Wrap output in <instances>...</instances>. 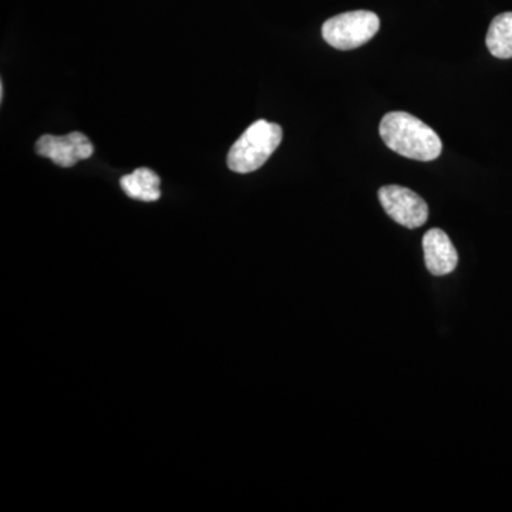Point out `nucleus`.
Listing matches in <instances>:
<instances>
[{"label": "nucleus", "instance_id": "8", "mask_svg": "<svg viewBox=\"0 0 512 512\" xmlns=\"http://www.w3.org/2000/svg\"><path fill=\"white\" fill-rule=\"evenodd\" d=\"M487 47L497 59H512V12L495 16L488 29Z\"/></svg>", "mask_w": 512, "mask_h": 512}, {"label": "nucleus", "instance_id": "3", "mask_svg": "<svg viewBox=\"0 0 512 512\" xmlns=\"http://www.w3.org/2000/svg\"><path fill=\"white\" fill-rule=\"evenodd\" d=\"M380 19L369 10H353L326 20L323 39L339 50H352L366 45L379 32Z\"/></svg>", "mask_w": 512, "mask_h": 512}, {"label": "nucleus", "instance_id": "4", "mask_svg": "<svg viewBox=\"0 0 512 512\" xmlns=\"http://www.w3.org/2000/svg\"><path fill=\"white\" fill-rule=\"evenodd\" d=\"M380 204L397 224L414 229L429 220V205L416 192L400 185H386L379 190Z\"/></svg>", "mask_w": 512, "mask_h": 512}, {"label": "nucleus", "instance_id": "5", "mask_svg": "<svg viewBox=\"0 0 512 512\" xmlns=\"http://www.w3.org/2000/svg\"><path fill=\"white\" fill-rule=\"evenodd\" d=\"M36 153L49 158L59 167L69 168L93 156L94 146L89 137L79 131L67 136H42L37 140Z\"/></svg>", "mask_w": 512, "mask_h": 512}, {"label": "nucleus", "instance_id": "6", "mask_svg": "<svg viewBox=\"0 0 512 512\" xmlns=\"http://www.w3.org/2000/svg\"><path fill=\"white\" fill-rule=\"evenodd\" d=\"M424 262L430 274L444 276L457 268L458 254L446 232L430 229L423 237Z\"/></svg>", "mask_w": 512, "mask_h": 512}, {"label": "nucleus", "instance_id": "7", "mask_svg": "<svg viewBox=\"0 0 512 512\" xmlns=\"http://www.w3.org/2000/svg\"><path fill=\"white\" fill-rule=\"evenodd\" d=\"M120 185L128 197L133 200L144 202L160 200V177L148 168H138L134 173L124 175L120 180Z\"/></svg>", "mask_w": 512, "mask_h": 512}, {"label": "nucleus", "instance_id": "2", "mask_svg": "<svg viewBox=\"0 0 512 512\" xmlns=\"http://www.w3.org/2000/svg\"><path fill=\"white\" fill-rule=\"evenodd\" d=\"M282 127L266 120L255 121L229 150L227 164L234 173L259 170L282 143Z\"/></svg>", "mask_w": 512, "mask_h": 512}, {"label": "nucleus", "instance_id": "1", "mask_svg": "<svg viewBox=\"0 0 512 512\" xmlns=\"http://www.w3.org/2000/svg\"><path fill=\"white\" fill-rule=\"evenodd\" d=\"M380 137L394 153L412 160L433 161L443 150L439 134L404 111H393L383 117Z\"/></svg>", "mask_w": 512, "mask_h": 512}]
</instances>
